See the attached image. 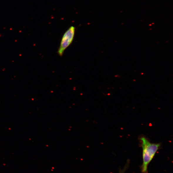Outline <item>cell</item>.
Returning a JSON list of instances; mask_svg holds the SVG:
<instances>
[{
	"instance_id": "7a4b0ae2",
	"label": "cell",
	"mask_w": 173,
	"mask_h": 173,
	"mask_svg": "<svg viewBox=\"0 0 173 173\" xmlns=\"http://www.w3.org/2000/svg\"><path fill=\"white\" fill-rule=\"evenodd\" d=\"M75 31V27L72 26L67 30L63 35L58 51V54L59 56H62L65 49L72 43Z\"/></svg>"
},
{
	"instance_id": "3957f363",
	"label": "cell",
	"mask_w": 173,
	"mask_h": 173,
	"mask_svg": "<svg viewBox=\"0 0 173 173\" xmlns=\"http://www.w3.org/2000/svg\"><path fill=\"white\" fill-rule=\"evenodd\" d=\"M128 167V164H126L125 166L123 169H122V170H120L119 173H125Z\"/></svg>"
},
{
	"instance_id": "6da1fadb",
	"label": "cell",
	"mask_w": 173,
	"mask_h": 173,
	"mask_svg": "<svg viewBox=\"0 0 173 173\" xmlns=\"http://www.w3.org/2000/svg\"><path fill=\"white\" fill-rule=\"evenodd\" d=\"M140 146L142 150V164L141 170L142 173H147L148 167L155 154L161 147L160 143H152L149 139L143 135L138 138Z\"/></svg>"
}]
</instances>
